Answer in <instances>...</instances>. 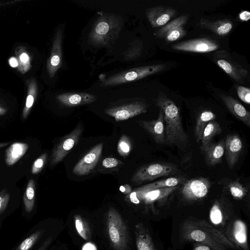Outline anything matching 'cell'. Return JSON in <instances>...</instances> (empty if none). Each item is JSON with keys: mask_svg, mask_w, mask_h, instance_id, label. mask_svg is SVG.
Here are the masks:
<instances>
[{"mask_svg": "<svg viewBox=\"0 0 250 250\" xmlns=\"http://www.w3.org/2000/svg\"><path fill=\"white\" fill-rule=\"evenodd\" d=\"M156 105L164 114L166 143L175 145L182 149L187 148L188 137L183 128L178 107L173 101L162 92L159 94Z\"/></svg>", "mask_w": 250, "mask_h": 250, "instance_id": "1", "label": "cell"}, {"mask_svg": "<svg viewBox=\"0 0 250 250\" xmlns=\"http://www.w3.org/2000/svg\"><path fill=\"white\" fill-rule=\"evenodd\" d=\"M123 20L119 16L103 14L99 16L89 34L90 43L95 46H109L117 39L123 26Z\"/></svg>", "mask_w": 250, "mask_h": 250, "instance_id": "2", "label": "cell"}, {"mask_svg": "<svg viewBox=\"0 0 250 250\" xmlns=\"http://www.w3.org/2000/svg\"><path fill=\"white\" fill-rule=\"evenodd\" d=\"M106 228L111 245L114 250H126L129 235L125 223L118 211L113 208L108 210Z\"/></svg>", "mask_w": 250, "mask_h": 250, "instance_id": "3", "label": "cell"}, {"mask_svg": "<svg viewBox=\"0 0 250 250\" xmlns=\"http://www.w3.org/2000/svg\"><path fill=\"white\" fill-rule=\"evenodd\" d=\"M179 186L146 190L140 187L134 189L125 198L134 204H143L146 208L153 209L156 204L158 206L165 205L168 197L178 188Z\"/></svg>", "mask_w": 250, "mask_h": 250, "instance_id": "4", "label": "cell"}, {"mask_svg": "<svg viewBox=\"0 0 250 250\" xmlns=\"http://www.w3.org/2000/svg\"><path fill=\"white\" fill-rule=\"evenodd\" d=\"M164 64L146 65L121 72L107 78L101 79V85L109 86L135 81L165 69Z\"/></svg>", "mask_w": 250, "mask_h": 250, "instance_id": "5", "label": "cell"}, {"mask_svg": "<svg viewBox=\"0 0 250 250\" xmlns=\"http://www.w3.org/2000/svg\"><path fill=\"white\" fill-rule=\"evenodd\" d=\"M179 171L173 164L158 162L140 167L132 175L131 181L134 185L150 182L155 179L175 175Z\"/></svg>", "mask_w": 250, "mask_h": 250, "instance_id": "6", "label": "cell"}, {"mask_svg": "<svg viewBox=\"0 0 250 250\" xmlns=\"http://www.w3.org/2000/svg\"><path fill=\"white\" fill-rule=\"evenodd\" d=\"M182 234L184 239L187 241L204 244L214 250H228L203 229L197 221L185 222L182 227Z\"/></svg>", "mask_w": 250, "mask_h": 250, "instance_id": "7", "label": "cell"}, {"mask_svg": "<svg viewBox=\"0 0 250 250\" xmlns=\"http://www.w3.org/2000/svg\"><path fill=\"white\" fill-rule=\"evenodd\" d=\"M83 130L82 125L79 124L69 134L62 138L52 151L50 157L52 166L61 162L77 144Z\"/></svg>", "mask_w": 250, "mask_h": 250, "instance_id": "8", "label": "cell"}, {"mask_svg": "<svg viewBox=\"0 0 250 250\" xmlns=\"http://www.w3.org/2000/svg\"><path fill=\"white\" fill-rule=\"evenodd\" d=\"M211 186L210 181L205 177H197L186 180L183 184L181 193L184 199L193 202L205 197Z\"/></svg>", "mask_w": 250, "mask_h": 250, "instance_id": "9", "label": "cell"}, {"mask_svg": "<svg viewBox=\"0 0 250 250\" xmlns=\"http://www.w3.org/2000/svg\"><path fill=\"white\" fill-rule=\"evenodd\" d=\"M188 18L189 15L183 14L160 27L155 31L154 35L168 42L179 40L186 34L184 26Z\"/></svg>", "mask_w": 250, "mask_h": 250, "instance_id": "10", "label": "cell"}, {"mask_svg": "<svg viewBox=\"0 0 250 250\" xmlns=\"http://www.w3.org/2000/svg\"><path fill=\"white\" fill-rule=\"evenodd\" d=\"M219 47L215 41L206 38L181 42L172 46V48L176 50L194 53L210 52L218 49Z\"/></svg>", "mask_w": 250, "mask_h": 250, "instance_id": "11", "label": "cell"}, {"mask_svg": "<svg viewBox=\"0 0 250 250\" xmlns=\"http://www.w3.org/2000/svg\"><path fill=\"white\" fill-rule=\"evenodd\" d=\"M103 143L92 148L74 166L73 173L79 176L88 174L97 164L102 152Z\"/></svg>", "mask_w": 250, "mask_h": 250, "instance_id": "12", "label": "cell"}, {"mask_svg": "<svg viewBox=\"0 0 250 250\" xmlns=\"http://www.w3.org/2000/svg\"><path fill=\"white\" fill-rule=\"evenodd\" d=\"M147 110L145 104L140 102H135L121 106L106 109L105 112L113 117L116 121L119 122L128 120L134 116L146 112Z\"/></svg>", "mask_w": 250, "mask_h": 250, "instance_id": "13", "label": "cell"}, {"mask_svg": "<svg viewBox=\"0 0 250 250\" xmlns=\"http://www.w3.org/2000/svg\"><path fill=\"white\" fill-rule=\"evenodd\" d=\"M225 235L236 246L244 250H249L247 227L240 219H236L228 226Z\"/></svg>", "mask_w": 250, "mask_h": 250, "instance_id": "14", "label": "cell"}, {"mask_svg": "<svg viewBox=\"0 0 250 250\" xmlns=\"http://www.w3.org/2000/svg\"><path fill=\"white\" fill-rule=\"evenodd\" d=\"M146 14L152 27H161L177 14V11L170 6H158L147 9Z\"/></svg>", "mask_w": 250, "mask_h": 250, "instance_id": "15", "label": "cell"}, {"mask_svg": "<svg viewBox=\"0 0 250 250\" xmlns=\"http://www.w3.org/2000/svg\"><path fill=\"white\" fill-rule=\"evenodd\" d=\"M62 37L61 29L58 30L55 36L50 55L47 62V70L50 78H53L62 63Z\"/></svg>", "mask_w": 250, "mask_h": 250, "instance_id": "16", "label": "cell"}, {"mask_svg": "<svg viewBox=\"0 0 250 250\" xmlns=\"http://www.w3.org/2000/svg\"><path fill=\"white\" fill-rule=\"evenodd\" d=\"M139 124L152 137L156 143H166V133L164 114L159 109L157 119L151 121H141Z\"/></svg>", "mask_w": 250, "mask_h": 250, "instance_id": "17", "label": "cell"}, {"mask_svg": "<svg viewBox=\"0 0 250 250\" xmlns=\"http://www.w3.org/2000/svg\"><path fill=\"white\" fill-rule=\"evenodd\" d=\"M226 158L229 169L236 164L243 148L242 142L236 134H229L225 140Z\"/></svg>", "mask_w": 250, "mask_h": 250, "instance_id": "18", "label": "cell"}, {"mask_svg": "<svg viewBox=\"0 0 250 250\" xmlns=\"http://www.w3.org/2000/svg\"><path fill=\"white\" fill-rule=\"evenodd\" d=\"M221 98L229 110L238 120L250 127V113L245 107L233 97L221 95Z\"/></svg>", "mask_w": 250, "mask_h": 250, "instance_id": "19", "label": "cell"}, {"mask_svg": "<svg viewBox=\"0 0 250 250\" xmlns=\"http://www.w3.org/2000/svg\"><path fill=\"white\" fill-rule=\"evenodd\" d=\"M57 99L64 105L75 106L92 103L96 100L97 97L86 93H67L58 95Z\"/></svg>", "mask_w": 250, "mask_h": 250, "instance_id": "20", "label": "cell"}, {"mask_svg": "<svg viewBox=\"0 0 250 250\" xmlns=\"http://www.w3.org/2000/svg\"><path fill=\"white\" fill-rule=\"evenodd\" d=\"M200 25L202 28L209 30L220 36L228 35L233 27V23L229 19L210 21L208 20L202 19L200 21Z\"/></svg>", "mask_w": 250, "mask_h": 250, "instance_id": "21", "label": "cell"}, {"mask_svg": "<svg viewBox=\"0 0 250 250\" xmlns=\"http://www.w3.org/2000/svg\"><path fill=\"white\" fill-rule=\"evenodd\" d=\"M225 150V140H222L216 143H211L203 152L207 164L213 166L220 163Z\"/></svg>", "mask_w": 250, "mask_h": 250, "instance_id": "22", "label": "cell"}, {"mask_svg": "<svg viewBox=\"0 0 250 250\" xmlns=\"http://www.w3.org/2000/svg\"><path fill=\"white\" fill-rule=\"evenodd\" d=\"M216 63L228 75L238 82L243 83L244 79L248 75L247 70L226 60L218 59Z\"/></svg>", "mask_w": 250, "mask_h": 250, "instance_id": "23", "label": "cell"}, {"mask_svg": "<svg viewBox=\"0 0 250 250\" xmlns=\"http://www.w3.org/2000/svg\"><path fill=\"white\" fill-rule=\"evenodd\" d=\"M223 198L216 200L211 207L209 214L210 221L216 226L223 225L227 216L228 206Z\"/></svg>", "mask_w": 250, "mask_h": 250, "instance_id": "24", "label": "cell"}, {"mask_svg": "<svg viewBox=\"0 0 250 250\" xmlns=\"http://www.w3.org/2000/svg\"><path fill=\"white\" fill-rule=\"evenodd\" d=\"M137 250H156L148 230L142 223L135 227Z\"/></svg>", "mask_w": 250, "mask_h": 250, "instance_id": "25", "label": "cell"}, {"mask_svg": "<svg viewBox=\"0 0 250 250\" xmlns=\"http://www.w3.org/2000/svg\"><path fill=\"white\" fill-rule=\"evenodd\" d=\"M28 145L21 142L12 144L5 150V161L7 166L16 164L25 154L28 149Z\"/></svg>", "mask_w": 250, "mask_h": 250, "instance_id": "26", "label": "cell"}, {"mask_svg": "<svg viewBox=\"0 0 250 250\" xmlns=\"http://www.w3.org/2000/svg\"><path fill=\"white\" fill-rule=\"evenodd\" d=\"M197 223L217 242L226 248L233 250H240V248L234 244L222 232L215 229L205 220L197 221Z\"/></svg>", "mask_w": 250, "mask_h": 250, "instance_id": "27", "label": "cell"}, {"mask_svg": "<svg viewBox=\"0 0 250 250\" xmlns=\"http://www.w3.org/2000/svg\"><path fill=\"white\" fill-rule=\"evenodd\" d=\"M222 132L219 123L214 120L209 121L205 126L202 136L201 150L203 152L211 144L213 138Z\"/></svg>", "mask_w": 250, "mask_h": 250, "instance_id": "28", "label": "cell"}, {"mask_svg": "<svg viewBox=\"0 0 250 250\" xmlns=\"http://www.w3.org/2000/svg\"><path fill=\"white\" fill-rule=\"evenodd\" d=\"M27 93L22 117L26 119L29 114L38 95V85L36 80L31 78L26 82Z\"/></svg>", "mask_w": 250, "mask_h": 250, "instance_id": "29", "label": "cell"}, {"mask_svg": "<svg viewBox=\"0 0 250 250\" xmlns=\"http://www.w3.org/2000/svg\"><path fill=\"white\" fill-rule=\"evenodd\" d=\"M186 180L185 177L182 176L171 177L146 184L140 188L144 190H149L179 186L183 184Z\"/></svg>", "mask_w": 250, "mask_h": 250, "instance_id": "30", "label": "cell"}, {"mask_svg": "<svg viewBox=\"0 0 250 250\" xmlns=\"http://www.w3.org/2000/svg\"><path fill=\"white\" fill-rule=\"evenodd\" d=\"M216 118V114L209 110L203 111L199 115L194 131L195 138L198 143L201 140L203 132L206 125L209 121L214 120Z\"/></svg>", "mask_w": 250, "mask_h": 250, "instance_id": "31", "label": "cell"}, {"mask_svg": "<svg viewBox=\"0 0 250 250\" xmlns=\"http://www.w3.org/2000/svg\"><path fill=\"white\" fill-rule=\"evenodd\" d=\"M15 53L18 62L17 67L18 71L22 74L26 73L32 67L31 59L29 54L23 46L17 47Z\"/></svg>", "mask_w": 250, "mask_h": 250, "instance_id": "32", "label": "cell"}, {"mask_svg": "<svg viewBox=\"0 0 250 250\" xmlns=\"http://www.w3.org/2000/svg\"><path fill=\"white\" fill-rule=\"evenodd\" d=\"M35 199V183L33 179L28 181L23 196L24 208L27 212L32 211Z\"/></svg>", "mask_w": 250, "mask_h": 250, "instance_id": "33", "label": "cell"}, {"mask_svg": "<svg viewBox=\"0 0 250 250\" xmlns=\"http://www.w3.org/2000/svg\"><path fill=\"white\" fill-rule=\"evenodd\" d=\"M225 187L232 196L236 200L243 199L248 191V188L238 180H229L226 182Z\"/></svg>", "mask_w": 250, "mask_h": 250, "instance_id": "34", "label": "cell"}, {"mask_svg": "<svg viewBox=\"0 0 250 250\" xmlns=\"http://www.w3.org/2000/svg\"><path fill=\"white\" fill-rule=\"evenodd\" d=\"M74 220L76 229L79 235L85 240L90 239L91 232L86 220L79 214L74 216Z\"/></svg>", "mask_w": 250, "mask_h": 250, "instance_id": "35", "label": "cell"}, {"mask_svg": "<svg viewBox=\"0 0 250 250\" xmlns=\"http://www.w3.org/2000/svg\"><path fill=\"white\" fill-rule=\"evenodd\" d=\"M143 43L141 41L135 40L129 44V47L123 53L125 60H134L139 57L143 50Z\"/></svg>", "mask_w": 250, "mask_h": 250, "instance_id": "36", "label": "cell"}, {"mask_svg": "<svg viewBox=\"0 0 250 250\" xmlns=\"http://www.w3.org/2000/svg\"><path fill=\"white\" fill-rule=\"evenodd\" d=\"M44 229L38 230L24 239L16 250H30L42 237Z\"/></svg>", "mask_w": 250, "mask_h": 250, "instance_id": "37", "label": "cell"}, {"mask_svg": "<svg viewBox=\"0 0 250 250\" xmlns=\"http://www.w3.org/2000/svg\"><path fill=\"white\" fill-rule=\"evenodd\" d=\"M132 148L131 142L129 138L124 134L120 138L118 146V153L123 157H127L130 153Z\"/></svg>", "mask_w": 250, "mask_h": 250, "instance_id": "38", "label": "cell"}, {"mask_svg": "<svg viewBox=\"0 0 250 250\" xmlns=\"http://www.w3.org/2000/svg\"><path fill=\"white\" fill-rule=\"evenodd\" d=\"M47 158V154L43 153L34 161L31 168L32 174H37L42 170L46 163Z\"/></svg>", "mask_w": 250, "mask_h": 250, "instance_id": "39", "label": "cell"}, {"mask_svg": "<svg viewBox=\"0 0 250 250\" xmlns=\"http://www.w3.org/2000/svg\"><path fill=\"white\" fill-rule=\"evenodd\" d=\"M236 91L237 95L240 99L243 102L250 104V88L239 85L237 86Z\"/></svg>", "mask_w": 250, "mask_h": 250, "instance_id": "40", "label": "cell"}, {"mask_svg": "<svg viewBox=\"0 0 250 250\" xmlns=\"http://www.w3.org/2000/svg\"><path fill=\"white\" fill-rule=\"evenodd\" d=\"M9 199V193L5 189L2 190L0 192V215L2 214L6 208Z\"/></svg>", "mask_w": 250, "mask_h": 250, "instance_id": "41", "label": "cell"}, {"mask_svg": "<svg viewBox=\"0 0 250 250\" xmlns=\"http://www.w3.org/2000/svg\"><path fill=\"white\" fill-rule=\"evenodd\" d=\"M123 164V162L113 157H107L103 160L102 165L104 167L111 168Z\"/></svg>", "mask_w": 250, "mask_h": 250, "instance_id": "42", "label": "cell"}, {"mask_svg": "<svg viewBox=\"0 0 250 250\" xmlns=\"http://www.w3.org/2000/svg\"><path fill=\"white\" fill-rule=\"evenodd\" d=\"M191 159V153L189 152L188 154H187V155H186L183 158L181 163L182 167H187L188 165V166H189V164H190Z\"/></svg>", "mask_w": 250, "mask_h": 250, "instance_id": "43", "label": "cell"}, {"mask_svg": "<svg viewBox=\"0 0 250 250\" xmlns=\"http://www.w3.org/2000/svg\"><path fill=\"white\" fill-rule=\"evenodd\" d=\"M239 17L242 21H248L250 19V13L248 11H243L239 14Z\"/></svg>", "mask_w": 250, "mask_h": 250, "instance_id": "44", "label": "cell"}, {"mask_svg": "<svg viewBox=\"0 0 250 250\" xmlns=\"http://www.w3.org/2000/svg\"><path fill=\"white\" fill-rule=\"evenodd\" d=\"M193 250H214L209 246L203 244L198 243L195 245Z\"/></svg>", "mask_w": 250, "mask_h": 250, "instance_id": "45", "label": "cell"}, {"mask_svg": "<svg viewBox=\"0 0 250 250\" xmlns=\"http://www.w3.org/2000/svg\"><path fill=\"white\" fill-rule=\"evenodd\" d=\"M52 240V237H49L43 242L41 247L37 250H46L51 244Z\"/></svg>", "mask_w": 250, "mask_h": 250, "instance_id": "46", "label": "cell"}, {"mask_svg": "<svg viewBox=\"0 0 250 250\" xmlns=\"http://www.w3.org/2000/svg\"><path fill=\"white\" fill-rule=\"evenodd\" d=\"M120 190L124 194H128L132 191L131 187L129 185H124L120 186Z\"/></svg>", "mask_w": 250, "mask_h": 250, "instance_id": "47", "label": "cell"}, {"mask_svg": "<svg viewBox=\"0 0 250 250\" xmlns=\"http://www.w3.org/2000/svg\"><path fill=\"white\" fill-rule=\"evenodd\" d=\"M82 250H97V249L93 243L88 242L83 245Z\"/></svg>", "mask_w": 250, "mask_h": 250, "instance_id": "48", "label": "cell"}, {"mask_svg": "<svg viewBox=\"0 0 250 250\" xmlns=\"http://www.w3.org/2000/svg\"><path fill=\"white\" fill-rule=\"evenodd\" d=\"M9 63L10 66L12 67H18V62L16 58L12 57L9 60Z\"/></svg>", "mask_w": 250, "mask_h": 250, "instance_id": "49", "label": "cell"}, {"mask_svg": "<svg viewBox=\"0 0 250 250\" xmlns=\"http://www.w3.org/2000/svg\"><path fill=\"white\" fill-rule=\"evenodd\" d=\"M7 108L0 104V116L4 115L7 112Z\"/></svg>", "mask_w": 250, "mask_h": 250, "instance_id": "50", "label": "cell"}, {"mask_svg": "<svg viewBox=\"0 0 250 250\" xmlns=\"http://www.w3.org/2000/svg\"><path fill=\"white\" fill-rule=\"evenodd\" d=\"M9 144L8 142H2L0 143V148L4 146H7Z\"/></svg>", "mask_w": 250, "mask_h": 250, "instance_id": "51", "label": "cell"}]
</instances>
